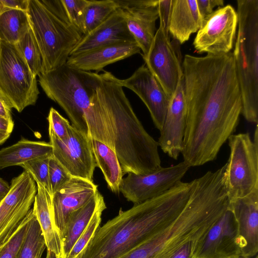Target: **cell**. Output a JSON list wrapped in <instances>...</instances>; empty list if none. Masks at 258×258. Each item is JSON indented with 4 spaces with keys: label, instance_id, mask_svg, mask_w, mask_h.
I'll return each instance as SVG.
<instances>
[{
    "label": "cell",
    "instance_id": "obj_1",
    "mask_svg": "<svg viewBox=\"0 0 258 258\" xmlns=\"http://www.w3.org/2000/svg\"><path fill=\"white\" fill-rule=\"evenodd\" d=\"M186 126L181 153L191 167L215 160L235 132L242 100L233 53L184 56Z\"/></svg>",
    "mask_w": 258,
    "mask_h": 258
},
{
    "label": "cell",
    "instance_id": "obj_2",
    "mask_svg": "<svg viewBox=\"0 0 258 258\" xmlns=\"http://www.w3.org/2000/svg\"><path fill=\"white\" fill-rule=\"evenodd\" d=\"M100 75L84 113L88 136L114 149L123 175L158 169L162 166L158 142L137 116L118 79L106 71Z\"/></svg>",
    "mask_w": 258,
    "mask_h": 258
},
{
    "label": "cell",
    "instance_id": "obj_3",
    "mask_svg": "<svg viewBox=\"0 0 258 258\" xmlns=\"http://www.w3.org/2000/svg\"><path fill=\"white\" fill-rule=\"evenodd\" d=\"M193 180L134 205L99 226L79 258H120L172 223L186 206Z\"/></svg>",
    "mask_w": 258,
    "mask_h": 258
},
{
    "label": "cell",
    "instance_id": "obj_4",
    "mask_svg": "<svg viewBox=\"0 0 258 258\" xmlns=\"http://www.w3.org/2000/svg\"><path fill=\"white\" fill-rule=\"evenodd\" d=\"M225 166L194 180L188 201L172 223L120 258H167L181 244L207 234L228 208Z\"/></svg>",
    "mask_w": 258,
    "mask_h": 258
},
{
    "label": "cell",
    "instance_id": "obj_5",
    "mask_svg": "<svg viewBox=\"0 0 258 258\" xmlns=\"http://www.w3.org/2000/svg\"><path fill=\"white\" fill-rule=\"evenodd\" d=\"M238 33L233 53L242 100L241 114L258 122V0H237Z\"/></svg>",
    "mask_w": 258,
    "mask_h": 258
},
{
    "label": "cell",
    "instance_id": "obj_6",
    "mask_svg": "<svg viewBox=\"0 0 258 258\" xmlns=\"http://www.w3.org/2000/svg\"><path fill=\"white\" fill-rule=\"evenodd\" d=\"M27 13L42 56L41 74L66 64L82 35L53 0H29Z\"/></svg>",
    "mask_w": 258,
    "mask_h": 258
},
{
    "label": "cell",
    "instance_id": "obj_7",
    "mask_svg": "<svg viewBox=\"0 0 258 258\" xmlns=\"http://www.w3.org/2000/svg\"><path fill=\"white\" fill-rule=\"evenodd\" d=\"M101 78L100 74L69 67L66 63L38 76L41 88L65 111L72 125L88 136L85 111Z\"/></svg>",
    "mask_w": 258,
    "mask_h": 258
},
{
    "label": "cell",
    "instance_id": "obj_8",
    "mask_svg": "<svg viewBox=\"0 0 258 258\" xmlns=\"http://www.w3.org/2000/svg\"><path fill=\"white\" fill-rule=\"evenodd\" d=\"M230 154L225 164L224 179L229 202L258 189V127L254 138L248 133L233 134L228 139Z\"/></svg>",
    "mask_w": 258,
    "mask_h": 258
},
{
    "label": "cell",
    "instance_id": "obj_9",
    "mask_svg": "<svg viewBox=\"0 0 258 258\" xmlns=\"http://www.w3.org/2000/svg\"><path fill=\"white\" fill-rule=\"evenodd\" d=\"M0 91L12 108L21 112L34 105L37 81L14 45L0 41Z\"/></svg>",
    "mask_w": 258,
    "mask_h": 258
},
{
    "label": "cell",
    "instance_id": "obj_10",
    "mask_svg": "<svg viewBox=\"0 0 258 258\" xmlns=\"http://www.w3.org/2000/svg\"><path fill=\"white\" fill-rule=\"evenodd\" d=\"M191 167L184 161L145 174L127 173L122 178L119 192L134 205L159 197L179 182Z\"/></svg>",
    "mask_w": 258,
    "mask_h": 258
},
{
    "label": "cell",
    "instance_id": "obj_11",
    "mask_svg": "<svg viewBox=\"0 0 258 258\" xmlns=\"http://www.w3.org/2000/svg\"><path fill=\"white\" fill-rule=\"evenodd\" d=\"M49 143L52 147V156L74 177L93 181L97 167L90 147L88 136L72 125L68 138L60 140L48 126Z\"/></svg>",
    "mask_w": 258,
    "mask_h": 258
},
{
    "label": "cell",
    "instance_id": "obj_12",
    "mask_svg": "<svg viewBox=\"0 0 258 258\" xmlns=\"http://www.w3.org/2000/svg\"><path fill=\"white\" fill-rule=\"evenodd\" d=\"M35 181L24 170L11 180L8 194L0 202V247L16 231L34 203Z\"/></svg>",
    "mask_w": 258,
    "mask_h": 258
},
{
    "label": "cell",
    "instance_id": "obj_13",
    "mask_svg": "<svg viewBox=\"0 0 258 258\" xmlns=\"http://www.w3.org/2000/svg\"><path fill=\"white\" fill-rule=\"evenodd\" d=\"M238 25L237 12L231 5L219 7L203 23L194 41L199 53L223 54L233 48Z\"/></svg>",
    "mask_w": 258,
    "mask_h": 258
},
{
    "label": "cell",
    "instance_id": "obj_14",
    "mask_svg": "<svg viewBox=\"0 0 258 258\" xmlns=\"http://www.w3.org/2000/svg\"><path fill=\"white\" fill-rule=\"evenodd\" d=\"M145 64L170 98L174 92L183 70L170 41L169 34L159 26L147 55Z\"/></svg>",
    "mask_w": 258,
    "mask_h": 258
},
{
    "label": "cell",
    "instance_id": "obj_15",
    "mask_svg": "<svg viewBox=\"0 0 258 258\" xmlns=\"http://www.w3.org/2000/svg\"><path fill=\"white\" fill-rule=\"evenodd\" d=\"M121 10L130 33L146 57L156 33L159 18L157 0H115Z\"/></svg>",
    "mask_w": 258,
    "mask_h": 258
},
{
    "label": "cell",
    "instance_id": "obj_16",
    "mask_svg": "<svg viewBox=\"0 0 258 258\" xmlns=\"http://www.w3.org/2000/svg\"><path fill=\"white\" fill-rule=\"evenodd\" d=\"M186 120L183 73L170 98L168 107L158 143L159 147L170 158L177 160L183 147Z\"/></svg>",
    "mask_w": 258,
    "mask_h": 258
},
{
    "label": "cell",
    "instance_id": "obj_17",
    "mask_svg": "<svg viewBox=\"0 0 258 258\" xmlns=\"http://www.w3.org/2000/svg\"><path fill=\"white\" fill-rule=\"evenodd\" d=\"M118 82L135 93L147 107L153 122L159 131L162 129L170 98L145 64L140 67L129 78Z\"/></svg>",
    "mask_w": 258,
    "mask_h": 258
},
{
    "label": "cell",
    "instance_id": "obj_18",
    "mask_svg": "<svg viewBox=\"0 0 258 258\" xmlns=\"http://www.w3.org/2000/svg\"><path fill=\"white\" fill-rule=\"evenodd\" d=\"M241 255L237 225L227 208L208 231L193 258H227Z\"/></svg>",
    "mask_w": 258,
    "mask_h": 258
},
{
    "label": "cell",
    "instance_id": "obj_19",
    "mask_svg": "<svg viewBox=\"0 0 258 258\" xmlns=\"http://www.w3.org/2000/svg\"><path fill=\"white\" fill-rule=\"evenodd\" d=\"M97 188L93 181L72 176L52 196V218L60 237L70 215L88 202Z\"/></svg>",
    "mask_w": 258,
    "mask_h": 258
},
{
    "label": "cell",
    "instance_id": "obj_20",
    "mask_svg": "<svg viewBox=\"0 0 258 258\" xmlns=\"http://www.w3.org/2000/svg\"><path fill=\"white\" fill-rule=\"evenodd\" d=\"M238 228L241 255L253 257L258 252V189L229 202Z\"/></svg>",
    "mask_w": 258,
    "mask_h": 258
},
{
    "label": "cell",
    "instance_id": "obj_21",
    "mask_svg": "<svg viewBox=\"0 0 258 258\" xmlns=\"http://www.w3.org/2000/svg\"><path fill=\"white\" fill-rule=\"evenodd\" d=\"M136 42H122L97 47L69 57L66 64L70 68L86 72H97L111 63L140 53Z\"/></svg>",
    "mask_w": 258,
    "mask_h": 258
},
{
    "label": "cell",
    "instance_id": "obj_22",
    "mask_svg": "<svg viewBox=\"0 0 258 258\" xmlns=\"http://www.w3.org/2000/svg\"><path fill=\"white\" fill-rule=\"evenodd\" d=\"M122 42H136L128 30L121 10L118 8L101 25L82 36L70 56L101 46Z\"/></svg>",
    "mask_w": 258,
    "mask_h": 258
},
{
    "label": "cell",
    "instance_id": "obj_23",
    "mask_svg": "<svg viewBox=\"0 0 258 258\" xmlns=\"http://www.w3.org/2000/svg\"><path fill=\"white\" fill-rule=\"evenodd\" d=\"M202 24L196 0H171L168 32L180 44L197 32Z\"/></svg>",
    "mask_w": 258,
    "mask_h": 258
},
{
    "label": "cell",
    "instance_id": "obj_24",
    "mask_svg": "<svg viewBox=\"0 0 258 258\" xmlns=\"http://www.w3.org/2000/svg\"><path fill=\"white\" fill-rule=\"evenodd\" d=\"M104 206V198L98 190L88 202L70 215L61 234L62 258L67 256L96 212Z\"/></svg>",
    "mask_w": 258,
    "mask_h": 258
},
{
    "label": "cell",
    "instance_id": "obj_25",
    "mask_svg": "<svg viewBox=\"0 0 258 258\" xmlns=\"http://www.w3.org/2000/svg\"><path fill=\"white\" fill-rule=\"evenodd\" d=\"M37 184L33 210L44 236L47 250L53 252L57 258H62V245L60 234L52 218V196L41 185Z\"/></svg>",
    "mask_w": 258,
    "mask_h": 258
},
{
    "label": "cell",
    "instance_id": "obj_26",
    "mask_svg": "<svg viewBox=\"0 0 258 258\" xmlns=\"http://www.w3.org/2000/svg\"><path fill=\"white\" fill-rule=\"evenodd\" d=\"M52 155L50 143L22 138L16 143L0 150V169L21 166L31 160Z\"/></svg>",
    "mask_w": 258,
    "mask_h": 258
},
{
    "label": "cell",
    "instance_id": "obj_27",
    "mask_svg": "<svg viewBox=\"0 0 258 258\" xmlns=\"http://www.w3.org/2000/svg\"><path fill=\"white\" fill-rule=\"evenodd\" d=\"M88 139L96 166L101 169L108 187L119 193L123 174L115 152L103 143L89 136Z\"/></svg>",
    "mask_w": 258,
    "mask_h": 258
},
{
    "label": "cell",
    "instance_id": "obj_28",
    "mask_svg": "<svg viewBox=\"0 0 258 258\" xmlns=\"http://www.w3.org/2000/svg\"><path fill=\"white\" fill-rule=\"evenodd\" d=\"M30 29L27 12L3 9L0 13V41L15 45Z\"/></svg>",
    "mask_w": 258,
    "mask_h": 258
},
{
    "label": "cell",
    "instance_id": "obj_29",
    "mask_svg": "<svg viewBox=\"0 0 258 258\" xmlns=\"http://www.w3.org/2000/svg\"><path fill=\"white\" fill-rule=\"evenodd\" d=\"M28 215L27 232L16 258H41L46 247L45 240L33 209Z\"/></svg>",
    "mask_w": 258,
    "mask_h": 258
},
{
    "label": "cell",
    "instance_id": "obj_30",
    "mask_svg": "<svg viewBox=\"0 0 258 258\" xmlns=\"http://www.w3.org/2000/svg\"><path fill=\"white\" fill-rule=\"evenodd\" d=\"M118 9L115 0H88L84 18V33L86 35L111 16Z\"/></svg>",
    "mask_w": 258,
    "mask_h": 258
},
{
    "label": "cell",
    "instance_id": "obj_31",
    "mask_svg": "<svg viewBox=\"0 0 258 258\" xmlns=\"http://www.w3.org/2000/svg\"><path fill=\"white\" fill-rule=\"evenodd\" d=\"M14 46L25 61L31 73L35 77L38 76L42 71V58L31 29Z\"/></svg>",
    "mask_w": 258,
    "mask_h": 258
},
{
    "label": "cell",
    "instance_id": "obj_32",
    "mask_svg": "<svg viewBox=\"0 0 258 258\" xmlns=\"http://www.w3.org/2000/svg\"><path fill=\"white\" fill-rule=\"evenodd\" d=\"M51 156L35 158L21 166L31 176L36 184L42 185L52 196L49 178V160Z\"/></svg>",
    "mask_w": 258,
    "mask_h": 258
},
{
    "label": "cell",
    "instance_id": "obj_33",
    "mask_svg": "<svg viewBox=\"0 0 258 258\" xmlns=\"http://www.w3.org/2000/svg\"><path fill=\"white\" fill-rule=\"evenodd\" d=\"M106 208V206H103L96 212L65 258H79L83 250L100 226L102 212Z\"/></svg>",
    "mask_w": 258,
    "mask_h": 258
},
{
    "label": "cell",
    "instance_id": "obj_34",
    "mask_svg": "<svg viewBox=\"0 0 258 258\" xmlns=\"http://www.w3.org/2000/svg\"><path fill=\"white\" fill-rule=\"evenodd\" d=\"M71 24L82 35L84 18L88 0H61Z\"/></svg>",
    "mask_w": 258,
    "mask_h": 258
},
{
    "label": "cell",
    "instance_id": "obj_35",
    "mask_svg": "<svg viewBox=\"0 0 258 258\" xmlns=\"http://www.w3.org/2000/svg\"><path fill=\"white\" fill-rule=\"evenodd\" d=\"M28 213L10 238L0 247V258H16L27 232Z\"/></svg>",
    "mask_w": 258,
    "mask_h": 258
},
{
    "label": "cell",
    "instance_id": "obj_36",
    "mask_svg": "<svg viewBox=\"0 0 258 258\" xmlns=\"http://www.w3.org/2000/svg\"><path fill=\"white\" fill-rule=\"evenodd\" d=\"M72 176L52 155L49 160V178L51 195L68 181Z\"/></svg>",
    "mask_w": 258,
    "mask_h": 258
},
{
    "label": "cell",
    "instance_id": "obj_37",
    "mask_svg": "<svg viewBox=\"0 0 258 258\" xmlns=\"http://www.w3.org/2000/svg\"><path fill=\"white\" fill-rule=\"evenodd\" d=\"M47 120L48 126L60 140L64 141L68 138L71 124L68 119L53 107L49 110Z\"/></svg>",
    "mask_w": 258,
    "mask_h": 258
},
{
    "label": "cell",
    "instance_id": "obj_38",
    "mask_svg": "<svg viewBox=\"0 0 258 258\" xmlns=\"http://www.w3.org/2000/svg\"><path fill=\"white\" fill-rule=\"evenodd\" d=\"M206 234L193 238L181 244L167 258H193Z\"/></svg>",
    "mask_w": 258,
    "mask_h": 258
},
{
    "label": "cell",
    "instance_id": "obj_39",
    "mask_svg": "<svg viewBox=\"0 0 258 258\" xmlns=\"http://www.w3.org/2000/svg\"><path fill=\"white\" fill-rule=\"evenodd\" d=\"M196 2L202 24L213 13L215 7H221L224 5L223 0H196Z\"/></svg>",
    "mask_w": 258,
    "mask_h": 258
},
{
    "label": "cell",
    "instance_id": "obj_40",
    "mask_svg": "<svg viewBox=\"0 0 258 258\" xmlns=\"http://www.w3.org/2000/svg\"><path fill=\"white\" fill-rule=\"evenodd\" d=\"M171 0L159 1L158 12L160 26L169 34L168 24L170 14Z\"/></svg>",
    "mask_w": 258,
    "mask_h": 258
},
{
    "label": "cell",
    "instance_id": "obj_41",
    "mask_svg": "<svg viewBox=\"0 0 258 258\" xmlns=\"http://www.w3.org/2000/svg\"><path fill=\"white\" fill-rule=\"evenodd\" d=\"M29 0H0L4 9L27 11Z\"/></svg>",
    "mask_w": 258,
    "mask_h": 258
},
{
    "label": "cell",
    "instance_id": "obj_42",
    "mask_svg": "<svg viewBox=\"0 0 258 258\" xmlns=\"http://www.w3.org/2000/svg\"><path fill=\"white\" fill-rule=\"evenodd\" d=\"M12 108L0 91V116L10 121H13Z\"/></svg>",
    "mask_w": 258,
    "mask_h": 258
},
{
    "label": "cell",
    "instance_id": "obj_43",
    "mask_svg": "<svg viewBox=\"0 0 258 258\" xmlns=\"http://www.w3.org/2000/svg\"><path fill=\"white\" fill-rule=\"evenodd\" d=\"M14 126V121H10L0 116V134L11 135Z\"/></svg>",
    "mask_w": 258,
    "mask_h": 258
},
{
    "label": "cell",
    "instance_id": "obj_44",
    "mask_svg": "<svg viewBox=\"0 0 258 258\" xmlns=\"http://www.w3.org/2000/svg\"><path fill=\"white\" fill-rule=\"evenodd\" d=\"M10 185L4 179L0 177V202L9 191Z\"/></svg>",
    "mask_w": 258,
    "mask_h": 258
},
{
    "label": "cell",
    "instance_id": "obj_45",
    "mask_svg": "<svg viewBox=\"0 0 258 258\" xmlns=\"http://www.w3.org/2000/svg\"><path fill=\"white\" fill-rule=\"evenodd\" d=\"M10 136V134H0V145L4 143Z\"/></svg>",
    "mask_w": 258,
    "mask_h": 258
},
{
    "label": "cell",
    "instance_id": "obj_46",
    "mask_svg": "<svg viewBox=\"0 0 258 258\" xmlns=\"http://www.w3.org/2000/svg\"><path fill=\"white\" fill-rule=\"evenodd\" d=\"M46 258H57L55 254L51 251L47 250V254Z\"/></svg>",
    "mask_w": 258,
    "mask_h": 258
},
{
    "label": "cell",
    "instance_id": "obj_47",
    "mask_svg": "<svg viewBox=\"0 0 258 258\" xmlns=\"http://www.w3.org/2000/svg\"><path fill=\"white\" fill-rule=\"evenodd\" d=\"M227 258H258V256H257V255H256V256L254 257H248L243 256L242 255H237L233 256H231V257H227Z\"/></svg>",
    "mask_w": 258,
    "mask_h": 258
},
{
    "label": "cell",
    "instance_id": "obj_48",
    "mask_svg": "<svg viewBox=\"0 0 258 258\" xmlns=\"http://www.w3.org/2000/svg\"><path fill=\"white\" fill-rule=\"evenodd\" d=\"M3 7H2V6L1 5V3H0V13L2 12V11H3Z\"/></svg>",
    "mask_w": 258,
    "mask_h": 258
}]
</instances>
